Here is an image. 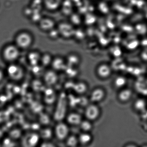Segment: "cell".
Listing matches in <instances>:
<instances>
[{
	"mask_svg": "<svg viewBox=\"0 0 147 147\" xmlns=\"http://www.w3.org/2000/svg\"><path fill=\"white\" fill-rule=\"evenodd\" d=\"M66 95L64 94L58 96L56 103V107L54 113V118L56 121H63L67 114V110L68 101Z\"/></svg>",
	"mask_w": 147,
	"mask_h": 147,
	"instance_id": "1",
	"label": "cell"
},
{
	"mask_svg": "<svg viewBox=\"0 0 147 147\" xmlns=\"http://www.w3.org/2000/svg\"><path fill=\"white\" fill-rule=\"evenodd\" d=\"M6 74L9 78L14 82L22 81L25 76V71L23 67L18 64L12 63L7 67Z\"/></svg>",
	"mask_w": 147,
	"mask_h": 147,
	"instance_id": "2",
	"label": "cell"
},
{
	"mask_svg": "<svg viewBox=\"0 0 147 147\" xmlns=\"http://www.w3.org/2000/svg\"><path fill=\"white\" fill-rule=\"evenodd\" d=\"M20 140L22 146L34 147L39 145L41 139L38 132L32 131L23 134Z\"/></svg>",
	"mask_w": 147,
	"mask_h": 147,
	"instance_id": "3",
	"label": "cell"
},
{
	"mask_svg": "<svg viewBox=\"0 0 147 147\" xmlns=\"http://www.w3.org/2000/svg\"><path fill=\"white\" fill-rule=\"evenodd\" d=\"M69 125L62 121L57 122L53 128L54 136L60 142H64L70 135Z\"/></svg>",
	"mask_w": 147,
	"mask_h": 147,
	"instance_id": "4",
	"label": "cell"
},
{
	"mask_svg": "<svg viewBox=\"0 0 147 147\" xmlns=\"http://www.w3.org/2000/svg\"><path fill=\"white\" fill-rule=\"evenodd\" d=\"M20 49L16 45H9L4 48L3 55L4 59L8 62L14 63L20 55Z\"/></svg>",
	"mask_w": 147,
	"mask_h": 147,
	"instance_id": "5",
	"label": "cell"
},
{
	"mask_svg": "<svg viewBox=\"0 0 147 147\" xmlns=\"http://www.w3.org/2000/svg\"><path fill=\"white\" fill-rule=\"evenodd\" d=\"M33 38L31 34L26 32H22L18 34L15 38V45L20 49H26L32 44Z\"/></svg>",
	"mask_w": 147,
	"mask_h": 147,
	"instance_id": "6",
	"label": "cell"
},
{
	"mask_svg": "<svg viewBox=\"0 0 147 147\" xmlns=\"http://www.w3.org/2000/svg\"><path fill=\"white\" fill-rule=\"evenodd\" d=\"M41 78L46 87H53L58 81V72L53 69L47 70L44 71Z\"/></svg>",
	"mask_w": 147,
	"mask_h": 147,
	"instance_id": "7",
	"label": "cell"
},
{
	"mask_svg": "<svg viewBox=\"0 0 147 147\" xmlns=\"http://www.w3.org/2000/svg\"><path fill=\"white\" fill-rule=\"evenodd\" d=\"M42 93L43 102L47 105L54 104L58 98V96L53 87H46Z\"/></svg>",
	"mask_w": 147,
	"mask_h": 147,
	"instance_id": "8",
	"label": "cell"
},
{
	"mask_svg": "<svg viewBox=\"0 0 147 147\" xmlns=\"http://www.w3.org/2000/svg\"><path fill=\"white\" fill-rule=\"evenodd\" d=\"M100 114V110L96 105H92L87 106L85 111L86 117L89 121L96 120Z\"/></svg>",
	"mask_w": 147,
	"mask_h": 147,
	"instance_id": "9",
	"label": "cell"
},
{
	"mask_svg": "<svg viewBox=\"0 0 147 147\" xmlns=\"http://www.w3.org/2000/svg\"><path fill=\"white\" fill-rule=\"evenodd\" d=\"M65 119L68 124L73 126L80 125L83 121L81 116L76 112H70L67 113Z\"/></svg>",
	"mask_w": 147,
	"mask_h": 147,
	"instance_id": "10",
	"label": "cell"
},
{
	"mask_svg": "<svg viewBox=\"0 0 147 147\" xmlns=\"http://www.w3.org/2000/svg\"><path fill=\"white\" fill-rule=\"evenodd\" d=\"M51 65L52 68V69L57 72L64 71L67 67L66 61L60 57H57L53 59Z\"/></svg>",
	"mask_w": 147,
	"mask_h": 147,
	"instance_id": "11",
	"label": "cell"
},
{
	"mask_svg": "<svg viewBox=\"0 0 147 147\" xmlns=\"http://www.w3.org/2000/svg\"><path fill=\"white\" fill-rule=\"evenodd\" d=\"M58 29L60 35L65 38L70 37L72 33V27L66 22H63L59 24Z\"/></svg>",
	"mask_w": 147,
	"mask_h": 147,
	"instance_id": "12",
	"label": "cell"
},
{
	"mask_svg": "<svg viewBox=\"0 0 147 147\" xmlns=\"http://www.w3.org/2000/svg\"><path fill=\"white\" fill-rule=\"evenodd\" d=\"M40 138L43 140H50L54 136L53 129L48 126H45L38 132Z\"/></svg>",
	"mask_w": 147,
	"mask_h": 147,
	"instance_id": "13",
	"label": "cell"
},
{
	"mask_svg": "<svg viewBox=\"0 0 147 147\" xmlns=\"http://www.w3.org/2000/svg\"><path fill=\"white\" fill-rule=\"evenodd\" d=\"M39 26L40 28L44 31H49L54 28V21L49 18H43L40 21Z\"/></svg>",
	"mask_w": 147,
	"mask_h": 147,
	"instance_id": "14",
	"label": "cell"
},
{
	"mask_svg": "<svg viewBox=\"0 0 147 147\" xmlns=\"http://www.w3.org/2000/svg\"><path fill=\"white\" fill-rule=\"evenodd\" d=\"M104 90L101 88H97L93 90L90 96V99L93 102L101 101L105 96Z\"/></svg>",
	"mask_w": 147,
	"mask_h": 147,
	"instance_id": "15",
	"label": "cell"
},
{
	"mask_svg": "<svg viewBox=\"0 0 147 147\" xmlns=\"http://www.w3.org/2000/svg\"><path fill=\"white\" fill-rule=\"evenodd\" d=\"M41 55L37 51H32L28 55L29 63L32 67L38 65L40 62Z\"/></svg>",
	"mask_w": 147,
	"mask_h": 147,
	"instance_id": "16",
	"label": "cell"
},
{
	"mask_svg": "<svg viewBox=\"0 0 147 147\" xmlns=\"http://www.w3.org/2000/svg\"><path fill=\"white\" fill-rule=\"evenodd\" d=\"M132 92L129 89H125L121 91L119 94V98L121 101H128L131 97Z\"/></svg>",
	"mask_w": 147,
	"mask_h": 147,
	"instance_id": "17",
	"label": "cell"
},
{
	"mask_svg": "<svg viewBox=\"0 0 147 147\" xmlns=\"http://www.w3.org/2000/svg\"><path fill=\"white\" fill-rule=\"evenodd\" d=\"M98 74L100 77L103 78H106L110 74V69L106 65L101 66L98 69Z\"/></svg>",
	"mask_w": 147,
	"mask_h": 147,
	"instance_id": "18",
	"label": "cell"
},
{
	"mask_svg": "<svg viewBox=\"0 0 147 147\" xmlns=\"http://www.w3.org/2000/svg\"><path fill=\"white\" fill-rule=\"evenodd\" d=\"M73 89L75 93L78 94H83L87 90V86L83 82H78L74 84Z\"/></svg>",
	"mask_w": 147,
	"mask_h": 147,
	"instance_id": "19",
	"label": "cell"
},
{
	"mask_svg": "<svg viewBox=\"0 0 147 147\" xmlns=\"http://www.w3.org/2000/svg\"><path fill=\"white\" fill-rule=\"evenodd\" d=\"M64 142L66 146L70 147L77 146L79 143L78 138L75 135H70Z\"/></svg>",
	"mask_w": 147,
	"mask_h": 147,
	"instance_id": "20",
	"label": "cell"
},
{
	"mask_svg": "<svg viewBox=\"0 0 147 147\" xmlns=\"http://www.w3.org/2000/svg\"><path fill=\"white\" fill-rule=\"evenodd\" d=\"M79 143L82 145H87L90 143L92 140V136L87 132L81 134L78 138Z\"/></svg>",
	"mask_w": 147,
	"mask_h": 147,
	"instance_id": "21",
	"label": "cell"
},
{
	"mask_svg": "<svg viewBox=\"0 0 147 147\" xmlns=\"http://www.w3.org/2000/svg\"><path fill=\"white\" fill-rule=\"evenodd\" d=\"M22 131L19 128H14L9 133V137L14 141L20 139L22 136Z\"/></svg>",
	"mask_w": 147,
	"mask_h": 147,
	"instance_id": "22",
	"label": "cell"
},
{
	"mask_svg": "<svg viewBox=\"0 0 147 147\" xmlns=\"http://www.w3.org/2000/svg\"><path fill=\"white\" fill-rule=\"evenodd\" d=\"M134 107L137 111H143L146 107V102L143 99H138L134 103Z\"/></svg>",
	"mask_w": 147,
	"mask_h": 147,
	"instance_id": "23",
	"label": "cell"
},
{
	"mask_svg": "<svg viewBox=\"0 0 147 147\" xmlns=\"http://www.w3.org/2000/svg\"><path fill=\"white\" fill-rule=\"evenodd\" d=\"M53 59L51 56L48 54H45L41 55L40 63L43 67L51 65Z\"/></svg>",
	"mask_w": 147,
	"mask_h": 147,
	"instance_id": "24",
	"label": "cell"
},
{
	"mask_svg": "<svg viewBox=\"0 0 147 147\" xmlns=\"http://www.w3.org/2000/svg\"><path fill=\"white\" fill-rule=\"evenodd\" d=\"M127 83L126 78L123 76H119L115 79L114 85L117 88H122L125 86Z\"/></svg>",
	"mask_w": 147,
	"mask_h": 147,
	"instance_id": "25",
	"label": "cell"
},
{
	"mask_svg": "<svg viewBox=\"0 0 147 147\" xmlns=\"http://www.w3.org/2000/svg\"><path fill=\"white\" fill-rule=\"evenodd\" d=\"M81 129L84 132H87L91 130L92 125L90 121H82L80 125Z\"/></svg>",
	"mask_w": 147,
	"mask_h": 147,
	"instance_id": "26",
	"label": "cell"
},
{
	"mask_svg": "<svg viewBox=\"0 0 147 147\" xmlns=\"http://www.w3.org/2000/svg\"><path fill=\"white\" fill-rule=\"evenodd\" d=\"M39 120L40 123L45 126H48V124L50 123V118L48 115L45 114L41 113L39 116Z\"/></svg>",
	"mask_w": 147,
	"mask_h": 147,
	"instance_id": "27",
	"label": "cell"
},
{
	"mask_svg": "<svg viewBox=\"0 0 147 147\" xmlns=\"http://www.w3.org/2000/svg\"><path fill=\"white\" fill-rule=\"evenodd\" d=\"M33 67V72L35 76L37 77V78H39V77L40 76H41L42 77L44 71H43L41 67H40L39 65H38L34 66Z\"/></svg>",
	"mask_w": 147,
	"mask_h": 147,
	"instance_id": "28",
	"label": "cell"
},
{
	"mask_svg": "<svg viewBox=\"0 0 147 147\" xmlns=\"http://www.w3.org/2000/svg\"><path fill=\"white\" fill-rule=\"evenodd\" d=\"M39 146L40 147H55L56 145L54 143L50 140H43L42 142H40Z\"/></svg>",
	"mask_w": 147,
	"mask_h": 147,
	"instance_id": "29",
	"label": "cell"
},
{
	"mask_svg": "<svg viewBox=\"0 0 147 147\" xmlns=\"http://www.w3.org/2000/svg\"><path fill=\"white\" fill-rule=\"evenodd\" d=\"M49 32V36L52 38H57L60 35V33L58 29H56L55 28H53L50 30Z\"/></svg>",
	"mask_w": 147,
	"mask_h": 147,
	"instance_id": "30",
	"label": "cell"
},
{
	"mask_svg": "<svg viewBox=\"0 0 147 147\" xmlns=\"http://www.w3.org/2000/svg\"><path fill=\"white\" fill-rule=\"evenodd\" d=\"M5 73L2 70L0 69V83L3 80L5 77Z\"/></svg>",
	"mask_w": 147,
	"mask_h": 147,
	"instance_id": "31",
	"label": "cell"
}]
</instances>
